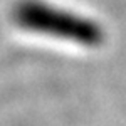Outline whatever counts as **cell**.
<instances>
[{
  "label": "cell",
  "mask_w": 126,
  "mask_h": 126,
  "mask_svg": "<svg viewBox=\"0 0 126 126\" xmlns=\"http://www.w3.org/2000/svg\"><path fill=\"white\" fill-rule=\"evenodd\" d=\"M12 20L19 29L39 35L97 47L104 42V29L97 20L64 10L44 0H20L12 10Z\"/></svg>",
  "instance_id": "cell-1"
}]
</instances>
